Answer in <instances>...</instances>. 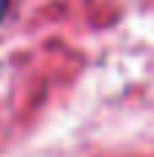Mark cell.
I'll return each mask as SVG.
<instances>
[{"instance_id": "1", "label": "cell", "mask_w": 154, "mask_h": 157, "mask_svg": "<svg viewBox=\"0 0 154 157\" xmlns=\"http://www.w3.org/2000/svg\"><path fill=\"white\" fill-rule=\"evenodd\" d=\"M8 3H11V0H0V22H3V17H6V11H8Z\"/></svg>"}]
</instances>
